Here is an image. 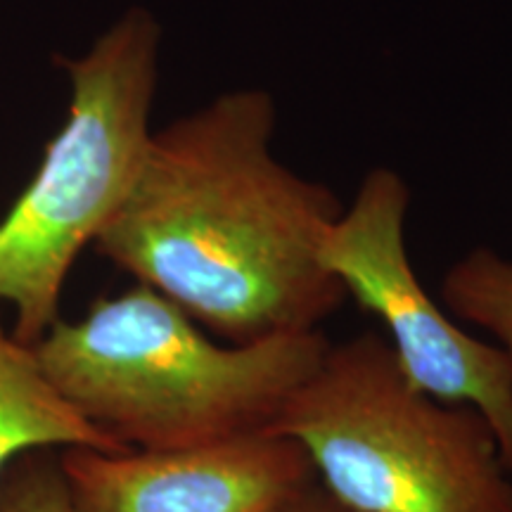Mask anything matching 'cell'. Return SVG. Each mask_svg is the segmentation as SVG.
I'll list each match as a JSON object with an SVG mask.
<instances>
[{
  "instance_id": "1",
  "label": "cell",
  "mask_w": 512,
  "mask_h": 512,
  "mask_svg": "<svg viewBox=\"0 0 512 512\" xmlns=\"http://www.w3.org/2000/svg\"><path fill=\"white\" fill-rule=\"evenodd\" d=\"M278 107L242 88L152 131L93 247L233 344L318 330L347 299L320 261L342 214L273 155Z\"/></svg>"
},
{
  "instance_id": "2",
  "label": "cell",
  "mask_w": 512,
  "mask_h": 512,
  "mask_svg": "<svg viewBox=\"0 0 512 512\" xmlns=\"http://www.w3.org/2000/svg\"><path fill=\"white\" fill-rule=\"evenodd\" d=\"M36 354L95 430L138 451H174L271 432L285 401L323 361L320 330L216 344L143 283L57 318Z\"/></svg>"
},
{
  "instance_id": "3",
  "label": "cell",
  "mask_w": 512,
  "mask_h": 512,
  "mask_svg": "<svg viewBox=\"0 0 512 512\" xmlns=\"http://www.w3.org/2000/svg\"><path fill=\"white\" fill-rule=\"evenodd\" d=\"M271 432L297 441L351 512H512V472L484 415L415 387L375 332L330 344Z\"/></svg>"
},
{
  "instance_id": "4",
  "label": "cell",
  "mask_w": 512,
  "mask_h": 512,
  "mask_svg": "<svg viewBox=\"0 0 512 512\" xmlns=\"http://www.w3.org/2000/svg\"><path fill=\"white\" fill-rule=\"evenodd\" d=\"M162 29L143 8L121 15L79 57L62 60L67 119L0 221V304L38 344L60 318L69 271L136 181L150 145Z\"/></svg>"
},
{
  "instance_id": "5",
  "label": "cell",
  "mask_w": 512,
  "mask_h": 512,
  "mask_svg": "<svg viewBox=\"0 0 512 512\" xmlns=\"http://www.w3.org/2000/svg\"><path fill=\"white\" fill-rule=\"evenodd\" d=\"M408 202L411 192L396 171H370L330 228L320 261L347 297L387 325L389 344L415 387L484 415L512 472V363L501 347L448 320L422 287L406 247Z\"/></svg>"
},
{
  "instance_id": "6",
  "label": "cell",
  "mask_w": 512,
  "mask_h": 512,
  "mask_svg": "<svg viewBox=\"0 0 512 512\" xmlns=\"http://www.w3.org/2000/svg\"><path fill=\"white\" fill-rule=\"evenodd\" d=\"M72 512H273L318 482L297 441L256 432L174 451H57Z\"/></svg>"
},
{
  "instance_id": "7",
  "label": "cell",
  "mask_w": 512,
  "mask_h": 512,
  "mask_svg": "<svg viewBox=\"0 0 512 512\" xmlns=\"http://www.w3.org/2000/svg\"><path fill=\"white\" fill-rule=\"evenodd\" d=\"M74 446L126 451L57 392L34 344L0 323V475L29 451Z\"/></svg>"
},
{
  "instance_id": "8",
  "label": "cell",
  "mask_w": 512,
  "mask_h": 512,
  "mask_svg": "<svg viewBox=\"0 0 512 512\" xmlns=\"http://www.w3.org/2000/svg\"><path fill=\"white\" fill-rule=\"evenodd\" d=\"M444 304L458 318L491 332L512 363V261L477 247L448 268L441 285Z\"/></svg>"
},
{
  "instance_id": "9",
  "label": "cell",
  "mask_w": 512,
  "mask_h": 512,
  "mask_svg": "<svg viewBox=\"0 0 512 512\" xmlns=\"http://www.w3.org/2000/svg\"><path fill=\"white\" fill-rule=\"evenodd\" d=\"M0 512H72L57 451H29L0 475Z\"/></svg>"
},
{
  "instance_id": "10",
  "label": "cell",
  "mask_w": 512,
  "mask_h": 512,
  "mask_svg": "<svg viewBox=\"0 0 512 512\" xmlns=\"http://www.w3.org/2000/svg\"><path fill=\"white\" fill-rule=\"evenodd\" d=\"M273 512H351V510L344 508L339 501H335V498L320 486V482H316Z\"/></svg>"
}]
</instances>
